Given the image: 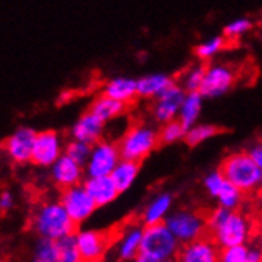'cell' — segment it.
<instances>
[{
	"label": "cell",
	"mask_w": 262,
	"mask_h": 262,
	"mask_svg": "<svg viewBox=\"0 0 262 262\" xmlns=\"http://www.w3.org/2000/svg\"><path fill=\"white\" fill-rule=\"evenodd\" d=\"M253 27V23L248 18H237L234 21H230L224 27V37L226 38H238L240 35L250 32Z\"/></svg>",
	"instance_id": "obj_33"
},
{
	"label": "cell",
	"mask_w": 262,
	"mask_h": 262,
	"mask_svg": "<svg viewBox=\"0 0 262 262\" xmlns=\"http://www.w3.org/2000/svg\"><path fill=\"white\" fill-rule=\"evenodd\" d=\"M165 224L181 245L191 243L200 237L208 235L207 218L191 210H178L175 213H170L165 220Z\"/></svg>",
	"instance_id": "obj_5"
},
{
	"label": "cell",
	"mask_w": 262,
	"mask_h": 262,
	"mask_svg": "<svg viewBox=\"0 0 262 262\" xmlns=\"http://www.w3.org/2000/svg\"><path fill=\"white\" fill-rule=\"evenodd\" d=\"M91 151H92V145L91 143H86V142H81V140H75L72 138L70 142L66 143V154L70 156L73 161H76L78 164H81L83 167L88 164L89 161V156H91Z\"/></svg>",
	"instance_id": "obj_31"
},
{
	"label": "cell",
	"mask_w": 262,
	"mask_h": 262,
	"mask_svg": "<svg viewBox=\"0 0 262 262\" xmlns=\"http://www.w3.org/2000/svg\"><path fill=\"white\" fill-rule=\"evenodd\" d=\"M248 260V246L237 245L223 248L220 254V262H246Z\"/></svg>",
	"instance_id": "obj_34"
},
{
	"label": "cell",
	"mask_w": 262,
	"mask_h": 262,
	"mask_svg": "<svg viewBox=\"0 0 262 262\" xmlns=\"http://www.w3.org/2000/svg\"><path fill=\"white\" fill-rule=\"evenodd\" d=\"M50 175L56 186H59L60 189H67L70 186H75V184H80L83 180V175L86 173H84V167L81 164L73 161L64 152L62 156L50 167Z\"/></svg>",
	"instance_id": "obj_15"
},
{
	"label": "cell",
	"mask_w": 262,
	"mask_h": 262,
	"mask_svg": "<svg viewBox=\"0 0 262 262\" xmlns=\"http://www.w3.org/2000/svg\"><path fill=\"white\" fill-rule=\"evenodd\" d=\"M56 243H57V262H83L78 250V243H76V234L59 238L56 240Z\"/></svg>",
	"instance_id": "obj_26"
},
{
	"label": "cell",
	"mask_w": 262,
	"mask_h": 262,
	"mask_svg": "<svg viewBox=\"0 0 262 262\" xmlns=\"http://www.w3.org/2000/svg\"><path fill=\"white\" fill-rule=\"evenodd\" d=\"M112 235L110 232H102V230H78L76 232V243L81 254L83 262H99L103 254L110 248Z\"/></svg>",
	"instance_id": "obj_13"
},
{
	"label": "cell",
	"mask_w": 262,
	"mask_h": 262,
	"mask_svg": "<svg viewBox=\"0 0 262 262\" xmlns=\"http://www.w3.org/2000/svg\"><path fill=\"white\" fill-rule=\"evenodd\" d=\"M221 132V129L218 126L213 124H194L192 127H189L186 130V137H184V142H186L189 146H197L200 143L207 142L208 138L218 135Z\"/></svg>",
	"instance_id": "obj_27"
},
{
	"label": "cell",
	"mask_w": 262,
	"mask_h": 262,
	"mask_svg": "<svg viewBox=\"0 0 262 262\" xmlns=\"http://www.w3.org/2000/svg\"><path fill=\"white\" fill-rule=\"evenodd\" d=\"M237 78L235 70L227 64H211L207 66L204 83L200 94L205 99H216L230 91Z\"/></svg>",
	"instance_id": "obj_9"
},
{
	"label": "cell",
	"mask_w": 262,
	"mask_h": 262,
	"mask_svg": "<svg viewBox=\"0 0 262 262\" xmlns=\"http://www.w3.org/2000/svg\"><path fill=\"white\" fill-rule=\"evenodd\" d=\"M32 262H57V243H56V240L40 237L34 246Z\"/></svg>",
	"instance_id": "obj_29"
},
{
	"label": "cell",
	"mask_w": 262,
	"mask_h": 262,
	"mask_svg": "<svg viewBox=\"0 0 262 262\" xmlns=\"http://www.w3.org/2000/svg\"><path fill=\"white\" fill-rule=\"evenodd\" d=\"M172 202H173L172 194H168V192L158 194L143 210V216H142L143 224L151 226V224L165 223V220L168 216V211L172 208Z\"/></svg>",
	"instance_id": "obj_21"
},
{
	"label": "cell",
	"mask_w": 262,
	"mask_h": 262,
	"mask_svg": "<svg viewBox=\"0 0 262 262\" xmlns=\"http://www.w3.org/2000/svg\"><path fill=\"white\" fill-rule=\"evenodd\" d=\"M59 202L66 207L70 218L78 226L84 223L88 218H91L92 213L99 208L83 183L75 184V186H70L67 189H62Z\"/></svg>",
	"instance_id": "obj_8"
},
{
	"label": "cell",
	"mask_w": 262,
	"mask_h": 262,
	"mask_svg": "<svg viewBox=\"0 0 262 262\" xmlns=\"http://www.w3.org/2000/svg\"><path fill=\"white\" fill-rule=\"evenodd\" d=\"M186 92H188L186 89L177 83L168 86L158 99H154L152 108H151L154 121L159 122L162 126L165 122L178 119L181 103H183L184 97H186Z\"/></svg>",
	"instance_id": "obj_11"
},
{
	"label": "cell",
	"mask_w": 262,
	"mask_h": 262,
	"mask_svg": "<svg viewBox=\"0 0 262 262\" xmlns=\"http://www.w3.org/2000/svg\"><path fill=\"white\" fill-rule=\"evenodd\" d=\"M186 137V127L181 124L180 119H173L165 122L159 129V142L161 145H173L180 140H184Z\"/></svg>",
	"instance_id": "obj_28"
},
{
	"label": "cell",
	"mask_w": 262,
	"mask_h": 262,
	"mask_svg": "<svg viewBox=\"0 0 262 262\" xmlns=\"http://www.w3.org/2000/svg\"><path fill=\"white\" fill-rule=\"evenodd\" d=\"M161 262H178V260H177V257H173V259H167V260H161Z\"/></svg>",
	"instance_id": "obj_40"
},
{
	"label": "cell",
	"mask_w": 262,
	"mask_h": 262,
	"mask_svg": "<svg viewBox=\"0 0 262 262\" xmlns=\"http://www.w3.org/2000/svg\"><path fill=\"white\" fill-rule=\"evenodd\" d=\"M243 194L234 183H230L227 178L226 181L223 183V186L220 188L218 194H216V199L220 207H224V208H229V210H237L242 204L243 200Z\"/></svg>",
	"instance_id": "obj_25"
},
{
	"label": "cell",
	"mask_w": 262,
	"mask_h": 262,
	"mask_svg": "<svg viewBox=\"0 0 262 262\" xmlns=\"http://www.w3.org/2000/svg\"><path fill=\"white\" fill-rule=\"evenodd\" d=\"M159 143V130L149 124H134L121 135L118 146L122 159L142 162Z\"/></svg>",
	"instance_id": "obj_3"
},
{
	"label": "cell",
	"mask_w": 262,
	"mask_h": 262,
	"mask_svg": "<svg viewBox=\"0 0 262 262\" xmlns=\"http://www.w3.org/2000/svg\"><path fill=\"white\" fill-rule=\"evenodd\" d=\"M138 97L143 99H158L162 92L173 84L172 76L167 73H148L138 78Z\"/></svg>",
	"instance_id": "obj_20"
},
{
	"label": "cell",
	"mask_w": 262,
	"mask_h": 262,
	"mask_svg": "<svg viewBox=\"0 0 262 262\" xmlns=\"http://www.w3.org/2000/svg\"><path fill=\"white\" fill-rule=\"evenodd\" d=\"M220 170L242 192H250L262 186V170L248 151L229 154L223 161Z\"/></svg>",
	"instance_id": "obj_2"
},
{
	"label": "cell",
	"mask_w": 262,
	"mask_h": 262,
	"mask_svg": "<svg viewBox=\"0 0 262 262\" xmlns=\"http://www.w3.org/2000/svg\"><path fill=\"white\" fill-rule=\"evenodd\" d=\"M251 154V158L256 161V164L260 167V170H262V143H256L250 148L248 151Z\"/></svg>",
	"instance_id": "obj_37"
},
{
	"label": "cell",
	"mask_w": 262,
	"mask_h": 262,
	"mask_svg": "<svg viewBox=\"0 0 262 262\" xmlns=\"http://www.w3.org/2000/svg\"><path fill=\"white\" fill-rule=\"evenodd\" d=\"M38 132H35L32 127H18L14 132H11L4 140V151L10 161L14 164H27L32 162V152L35 146Z\"/></svg>",
	"instance_id": "obj_10"
},
{
	"label": "cell",
	"mask_w": 262,
	"mask_h": 262,
	"mask_svg": "<svg viewBox=\"0 0 262 262\" xmlns=\"http://www.w3.org/2000/svg\"><path fill=\"white\" fill-rule=\"evenodd\" d=\"M76 224L60 202H46L40 205L32 216V229L38 237L59 240L76 234Z\"/></svg>",
	"instance_id": "obj_1"
},
{
	"label": "cell",
	"mask_w": 262,
	"mask_h": 262,
	"mask_svg": "<svg viewBox=\"0 0 262 262\" xmlns=\"http://www.w3.org/2000/svg\"><path fill=\"white\" fill-rule=\"evenodd\" d=\"M250 230H251L250 220L246 218L243 213H238L234 210V211H230L227 220L221 226L211 230L210 235L223 250V248H229V246L245 245L250 237Z\"/></svg>",
	"instance_id": "obj_6"
},
{
	"label": "cell",
	"mask_w": 262,
	"mask_h": 262,
	"mask_svg": "<svg viewBox=\"0 0 262 262\" xmlns=\"http://www.w3.org/2000/svg\"><path fill=\"white\" fill-rule=\"evenodd\" d=\"M103 130H105V122L89 110L75 121V124L70 129V137L75 138V140L96 145L97 142L102 140Z\"/></svg>",
	"instance_id": "obj_16"
},
{
	"label": "cell",
	"mask_w": 262,
	"mask_h": 262,
	"mask_svg": "<svg viewBox=\"0 0 262 262\" xmlns=\"http://www.w3.org/2000/svg\"><path fill=\"white\" fill-rule=\"evenodd\" d=\"M103 94L119 102L130 103L135 97H138V81L130 78V76H118V78L105 83Z\"/></svg>",
	"instance_id": "obj_19"
},
{
	"label": "cell",
	"mask_w": 262,
	"mask_h": 262,
	"mask_svg": "<svg viewBox=\"0 0 262 262\" xmlns=\"http://www.w3.org/2000/svg\"><path fill=\"white\" fill-rule=\"evenodd\" d=\"M226 181V177L221 170H214V172H210L205 178H204V188L207 189V192L211 195V197H216L220 188L223 186V183Z\"/></svg>",
	"instance_id": "obj_35"
},
{
	"label": "cell",
	"mask_w": 262,
	"mask_h": 262,
	"mask_svg": "<svg viewBox=\"0 0 262 262\" xmlns=\"http://www.w3.org/2000/svg\"><path fill=\"white\" fill-rule=\"evenodd\" d=\"M138 172H140V162L129 161V159L119 161V164L115 167V170L112 173V178L119 192H126L132 186L138 177Z\"/></svg>",
	"instance_id": "obj_24"
},
{
	"label": "cell",
	"mask_w": 262,
	"mask_h": 262,
	"mask_svg": "<svg viewBox=\"0 0 262 262\" xmlns=\"http://www.w3.org/2000/svg\"><path fill=\"white\" fill-rule=\"evenodd\" d=\"M132 262H159V260H156L154 257H149V256H145V254H138Z\"/></svg>",
	"instance_id": "obj_39"
},
{
	"label": "cell",
	"mask_w": 262,
	"mask_h": 262,
	"mask_svg": "<svg viewBox=\"0 0 262 262\" xmlns=\"http://www.w3.org/2000/svg\"><path fill=\"white\" fill-rule=\"evenodd\" d=\"M143 230H145V227L132 224L121 234L119 242H118V256L122 262H132L138 254H140Z\"/></svg>",
	"instance_id": "obj_18"
},
{
	"label": "cell",
	"mask_w": 262,
	"mask_h": 262,
	"mask_svg": "<svg viewBox=\"0 0 262 262\" xmlns=\"http://www.w3.org/2000/svg\"><path fill=\"white\" fill-rule=\"evenodd\" d=\"M121 159L122 158L118 143H113L110 140H100L96 145H92L89 161L84 165V173L86 177L112 175Z\"/></svg>",
	"instance_id": "obj_7"
},
{
	"label": "cell",
	"mask_w": 262,
	"mask_h": 262,
	"mask_svg": "<svg viewBox=\"0 0 262 262\" xmlns=\"http://www.w3.org/2000/svg\"><path fill=\"white\" fill-rule=\"evenodd\" d=\"M126 105L127 103L119 102L102 92V94L99 97H96L94 102L91 103L89 110L94 115H97L103 122H112L126 113Z\"/></svg>",
	"instance_id": "obj_22"
},
{
	"label": "cell",
	"mask_w": 262,
	"mask_h": 262,
	"mask_svg": "<svg viewBox=\"0 0 262 262\" xmlns=\"http://www.w3.org/2000/svg\"><path fill=\"white\" fill-rule=\"evenodd\" d=\"M221 248L208 234L191 243L181 245L177 254L178 262H220Z\"/></svg>",
	"instance_id": "obj_14"
},
{
	"label": "cell",
	"mask_w": 262,
	"mask_h": 262,
	"mask_svg": "<svg viewBox=\"0 0 262 262\" xmlns=\"http://www.w3.org/2000/svg\"><path fill=\"white\" fill-rule=\"evenodd\" d=\"M205 70H207V66H202V64H197L191 67L189 70H186V73L183 76V88L186 91H200L204 83Z\"/></svg>",
	"instance_id": "obj_32"
},
{
	"label": "cell",
	"mask_w": 262,
	"mask_h": 262,
	"mask_svg": "<svg viewBox=\"0 0 262 262\" xmlns=\"http://www.w3.org/2000/svg\"><path fill=\"white\" fill-rule=\"evenodd\" d=\"M83 184L86 186L91 197L94 199V202L97 204V207L110 205L121 194L119 189L116 188L112 175H106V177H86Z\"/></svg>",
	"instance_id": "obj_17"
},
{
	"label": "cell",
	"mask_w": 262,
	"mask_h": 262,
	"mask_svg": "<svg viewBox=\"0 0 262 262\" xmlns=\"http://www.w3.org/2000/svg\"><path fill=\"white\" fill-rule=\"evenodd\" d=\"M224 45H226V38L224 37H211V38H207L205 41H202L200 45L195 46V56L199 59H202V60H210L213 59L214 56H216L223 48H224Z\"/></svg>",
	"instance_id": "obj_30"
},
{
	"label": "cell",
	"mask_w": 262,
	"mask_h": 262,
	"mask_svg": "<svg viewBox=\"0 0 262 262\" xmlns=\"http://www.w3.org/2000/svg\"><path fill=\"white\" fill-rule=\"evenodd\" d=\"M246 262H262V250L248 248V260Z\"/></svg>",
	"instance_id": "obj_38"
},
{
	"label": "cell",
	"mask_w": 262,
	"mask_h": 262,
	"mask_svg": "<svg viewBox=\"0 0 262 262\" xmlns=\"http://www.w3.org/2000/svg\"><path fill=\"white\" fill-rule=\"evenodd\" d=\"M181 248V243L167 227L165 223L145 226L143 238L140 246V254L154 257L156 260H167L177 257Z\"/></svg>",
	"instance_id": "obj_4"
},
{
	"label": "cell",
	"mask_w": 262,
	"mask_h": 262,
	"mask_svg": "<svg viewBox=\"0 0 262 262\" xmlns=\"http://www.w3.org/2000/svg\"><path fill=\"white\" fill-rule=\"evenodd\" d=\"M66 151V145L56 130H43L38 132L34 152H32V162L38 167H51Z\"/></svg>",
	"instance_id": "obj_12"
},
{
	"label": "cell",
	"mask_w": 262,
	"mask_h": 262,
	"mask_svg": "<svg viewBox=\"0 0 262 262\" xmlns=\"http://www.w3.org/2000/svg\"><path fill=\"white\" fill-rule=\"evenodd\" d=\"M14 204V197L10 191H4L2 195H0V208L2 211H8Z\"/></svg>",
	"instance_id": "obj_36"
},
{
	"label": "cell",
	"mask_w": 262,
	"mask_h": 262,
	"mask_svg": "<svg viewBox=\"0 0 262 262\" xmlns=\"http://www.w3.org/2000/svg\"><path fill=\"white\" fill-rule=\"evenodd\" d=\"M204 99L205 97L200 94V91H188L186 92V97H184V100L181 103L180 115H178V119L181 121V124L186 127V130L189 127H192L194 124H197L200 113H202Z\"/></svg>",
	"instance_id": "obj_23"
}]
</instances>
